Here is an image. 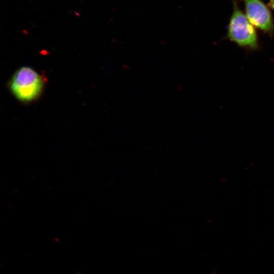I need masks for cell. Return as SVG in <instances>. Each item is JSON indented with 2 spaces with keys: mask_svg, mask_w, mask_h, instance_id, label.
Masks as SVG:
<instances>
[{
  "mask_svg": "<svg viewBox=\"0 0 274 274\" xmlns=\"http://www.w3.org/2000/svg\"><path fill=\"white\" fill-rule=\"evenodd\" d=\"M233 11L228 24L226 37L243 49L259 50L260 45L255 28L240 9L237 0H232Z\"/></svg>",
  "mask_w": 274,
  "mask_h": 274,
  "instance_id": "obj_1",
  "label": "cell"
},
{
  "mask_svg": "<svg viewBox=\"0 0 274 274\" xmlns=\"http://www.w3.org/2000/svg\"><path fill=\"white\" fill-rule=\"evenodd\" d=\"M268 5L270 8L274 11V0H269Z\"/></svg>",
  "mask_w": 274,
  "mask_h": 274,
  "instance_id": "obj_4",
  "label": "cell"
},
{
  "mask_svg": "<svg viewBox=\"0 0 274 274\" xmlns=\"http://www.w3.org/2000/svg\"><path fill=\"white\" fill-rule=\"evenodd\" d=\"M273 135H274V133H273Z\"/></svg>",
  "mask_w": 274,
  "mask_h": 274,
  "instance_id": "obj_5",
  "label": "cell"
},
{
  "mask_svg": "<svg viewBox=\"0 0 274 274\" xmlns=\"http://www.w3.org/2000/svg\"><path fill=\"white\" fill-rule=\"evenodd\" d=\"M245 14L253 26L268 35L274 36V21L268 5L262 0H242Z\"/></svg>",
  "mask_w": 274,
  "mask_h": 274,
  "instance_id": "obj_3",
  "label": "cell"
},
{
  "mask_svg": "<svg viewBox=\"0 0 274 274\" xmlns=\"http://www.w3.org/2000/svg\"><path fill=\"white\" fill-rule=\"evenodd\" d=\"M43 84V78L34 70L23 67L13 75L10 82V88L18 99L29 102L40 94Z\"/></svg>",
  "mask_w": 274,
  "mask_h": 274,
  "instance_id": "obj_2",
  "label": "cell"
}]
</instances>
